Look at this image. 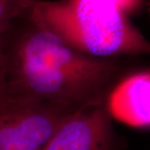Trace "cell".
<instances>
[{
    "mask_svg": "<svg viewBox=\"0 0 150 150\" xmlns=\"http://www.w3.org/2000/svg\"><path fill=\"white\" fill-rule=\"evenodd\" d=\"M114 143L112 118L102 104L69 115L43 150H113Z\"/></svg>",
    "mask_w": 150,
    "mask_h": 150,
    "instance_id": "277c9868",
    "label": "cell"
},
{
    "mask_svg": "<svg viewBox=\"0 0 150 150\" xmlns=\"http://www.w3.org/2000/svg\"><path fill=\"white\" fill-rule=\"evenodd\" d=\"M38 0H0V39L13 23L36 5Z\"/></svg>",
    "mask_w": 150,
    "mask_h": 150,
    "instance_id": "8992f818",
    "label": "cell"
},
{
    "mask_svg": "<svg viewBox=\"0 0 150 150\" xmlns=\"http://www.w3.org/2000/svg\"><path fill=\"white\" fill-rule=\"evenodd\" d=\"M7 93L79 111L105 103L121 66L73 48L43 23L36 5L0 40Z\"/></svg>",
    "mask_w": 150,
    "mask_h": 150,
    "instance_id": "6da1fadb",
    "label": "cell"
},
{
    "mask_svg": "<svg viewBox=\"0 0 150 150\" xmlns=\"http://www.w3.org/2000/svg\"><path fill=\"white\" fill-rule=\"evenodd\" d=\"M8 95L7 93V77L4 59L0 43V101L4 99Z\"/></svg>",
    "mask_w": 150,
    "mask_h": 150,
    "instance_id": "52a82bcc",
    "label": "cell"
},
{
    "mask_svg": "<svg viewBox=\"0 0 150 150\" xmlns=\"http://www.w3.org/2000/svg\"><path fill=\"white\" fill-rule=\"evenodd\" d=\"M76 112L8 94L0 101V150H43L59 125Z\"/></svg>",
    "mask_w": 150,
    "mask_h": 150,
    "instance_id": "3957f363",
    "label": "cell"
},
{
    "mask_svg": "<svg viewBox=\"0 0 150 150\" xmlns=\"http://www.w3.org/2000/svg\"><path fill=\"white\" fill-rule=\"evenodd\" d=\"M112 118L134 128L150 125V73L139 72L118 81L104 103Z\"/></svg>",
    "mask_w": 150,
    "mask_h": 150,
    "instance_id": "5b68a950",
    "label": "cell"
},
{
    "mask_svg": "<svg viewBox=\"0 0 150 150\" xmlns=\"http://www.w3.org/2000/svg\"><path fill=\"white\" fill-rule=\"evenodd\" d=\"M36 8L51 30L82 53L103 59L149 53L125 11L108 0H38Z\"/></svg>",
    "mask_w": 150,
    "mask_h": 150,
    "instance_id": "7a4b0ae2",
    "label": "cell"
}]
</instances>
